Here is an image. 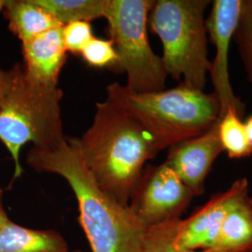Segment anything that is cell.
<instances>
[{
	"instance_id": "cell-1",
	"label": "cell",
	"mask_w": 252,
	"mask_h": 252,
	"mask_svg": "<svg viewBox=\"0 0 252 252\" xmlns=\"http://www.w3.org/2000/svg\"><path fill=\"white\" fill-rule=\"evenodd\" d=\"M27 163L37 172L55 174L66 180L79 207V221L93 252H143L146 228L131 208L120 204L86 168L75 138L43 151L32 148Z\"/></svg>"
},
{
	"instance_id": "cell-2",
	"label": "cell",
	"mask_w": 252,
	"mask_h": 252,
	"mask_svg": "<svg viewBox=\"0 0 252 252\" xmlns=\"http://www.w3.org/2000/svg\"><path fill=\"white\" fill-rule=\"evenodd\" d=\"M75 141L82 162L101 189L126 207L146 162L162 151L134 116L108 99L96 104L93 124Z\"/></svg>"
},
{
	"instance_id": "cell-3",
	"label": "cell",
	"mask_w": 252,
	"mask_h": 252,
	"mask_svg": "<svg viewBox=\"0 0 252 252\" xmlns=\"http://www.w3.org/2000/svg\"><path fill=\"white\" fill-rule=\"evenodd\" d=\"M107 99L134 116L162 150L205 133L220 119V103L213 93L182 83L168 90L139 94L115 82L107 87Z\"/></svg>"
},
{
	"instance_id": "cell-4",
	"label": "cell",
	"mask_w": 252,
	"mask_h": 252,
	"mask_svg": "<svg viewBox=\"0 0 252 252\" xmlns=\"http://www.w3.org/2000/svg\"><path fill=\"white\" fill-rule=\"evenodd\" d=\"M14 68V81L0 108V141L11 156L16 180L23 174L20 155L25 145L31 142L36 149L49 151L66 137L61 118L62 90L32 81L23 64L16 63Z\"/></svg>"
},
{
	"instance_id": "cell-5",
	"label": "cell",
	"mask_w": 252,
	"mask_h": 252,
	"mask_svg": "<svg viewBox=\"0 0 252 252\" xmlns=\"http://www.w3.org/2000/svg\"><path fill=\"white\" fill-rule=\"evenodd\" d=\"M209 0H157L149 16L162 45V62L173 80L205 91L210 69L206 10Z\"/></svg>"
},
{
	"instance_id": "cell-6",
	"label": "cell",
	"mask_w": 252,
	"mask_h": 252,
	"mask_svg": "<svg viewBox=\"0 0 252 252\" xmlns=\"http://www.w3.org/2000/svg\"><path fill=\"white\" fill-rule=\"evenodd\" d=\"M153 0H108L104 18L118 55L119 69L126 73V87L144 94L164 90L168 77L162 57L153 52L148 37Z\"/></svg>"
},
{
	"instance_id": "cell-7",
	"label": "cell",
	"mask_w": 252,
	"mask_h": 252,
	"mask_svg": "<svg viewBox=\"0 0 252 252\" xmlns=\"http://www.w3.org/2000/svg\"><path fill=\"white\" fill-rule=\"evenodd\" d=\"M194 197L178 175L162 162L145 167L129 207L147 229L179 220Z\"/></svg>"
},
{
	"instance_id": "cell-8",
	"label": "cell",
	"mask_w": 252,
	"mask_h": 252,
	"mask_svg": "<svg viewBox=\"0 0 252 252\" xmlns=\"http://www.w3.org/2000/svg\"><path fill=\"white\" fill-rule=\"evenodd\" d=\"M206 19L207 36L215 48V55L210 60L209 76L217 99L220 107V118L229 108H234L243 117L245 104L235 95L229 71V52L239 16L243 0H214Z\"/></svg>"
},
{
	"instance_id": "cell-9",
	"label": "cell",
	"mask_w": 252,
	"mask_h": 252,
	"mask_svg": "<svg viewBox=\"0 0 252 252\" xmlns=\"http://www.w3.org/2000/svg\"><path fill=\"white\" fill-rule=\"evenodd\" d=\"M249 180L240 178L225 190L218 192L207 203L176 224L174 242L188 251L212 250L226 216L249 192Z\"/></svg>"
},
{
	"instance_id": "cell-10",
	"label": "cell",
	"mask_w": 252,
	"mask_h": 252,
	"mask_svg": "<svg viewBox=\"0 0 252 252\" xmlns=\"http://www.w3.org/2000/svg\"><path fill=\"white\" fill-rule=\"evenodd\" d=\"M218 124L201 135L172 146L164 161L194 196L205 192L207 176L219 155L223 153Z\"/></svg>"
},
{
	"instance_id": "cell-11",
	"label": "cell",
	"mask_w": 252,
	"mask_h": 252,
	"mask_svg": "<svg viewBox=\"0 0 252 252\" xmlns=\"http://www.w3.org/2000/svg\"><path fill=\"white\" fill-rule=\"evenodd\" d=\"M62 27H56L23 42L24 71L32 81L58 86V79L66 60Z\"/></svg>"
},
{
	"instance_id": "cell-12",
	"label": "cell",
	"mask_w": 252,
	"mask_h": 252,
	"mask_svg": "<svg viewBox=\"0 0 252 252\" xmlns=\"http://www.w3.org/2000/svg\"><path fill=\"white\" fill-rule=\"evenodd\" d=\"M9 30L23 42L63 26L35 0H8L2 9Z\"/></svg>"
},
{
	"instance_id": "cell-13",
	"label": "cell",
	"mask_w": 252,
	"mask_h": 252,
	"mask_svg": "<svg viewBox=\"0 0 252 252\" xmlns=\"http://www.w3.org/2000/svg\"><path fill=\"white\" fill-rule=\"evenodd\" d=\"M0 252H69L63 235L37 230L10 220L0 232Z\"/></svg>"
},
{
	"instance_id": "cell-14",
	"label": "cell",
	"mask_w": 252,
	"mask_h": 252,
	"mask_svg": "<svg viewBox=\"0 0 252 252\" xmlns=\"http://www.w3.org/2000/svg\"><path fill=\"white\" fill-rule=\"evenodd\" d=\"M212 250L252 252V196H244L226 216Z\"/></svg>"
},
{
	"instance_id": "cell-15",
	"label": "cell",
	"mask_w": 252,
	"mask_h": 252,
	"mask_svg": "<svg viewBox=\"0 0 252 252\" xmlns=\"http://www.w3.org/2000/svg\"><path fill=\"white\" fill-rule=\"evenodd\" d=\"M62 26L105 16L108 0H35Z\"/></svg>"
},
{
	"instance_id": "cell-16",
	"label": "cell",
	"mask_w": 252,
	"mask_h": 252,
	"mask_svg": "<svg viewBox=\"0 0 252 252\" xmlns=\"http://www.w3.org/2000/svg\"><path fill=\"white\" fill-rule=\"evenodd\" d=\"M218 133L223 153L231 159H244L252 155V144L248 137L242 117L229 108L218 124Z\"/></svg>"
},
{
	"instance_id": "cell-17",
	"label": "cell",
	"mask_w": 252,
	"mask_h": 252,
	"mask_svg": "<svg viewBox=\"0 0 252 252\" xmlns=\"http://www.w3.org/2000/svg\"><path fill=\"white\" fill-rule=\"evenodd\" d=\"M234 41L238 48L248 81L252 84V0H243Z\"/></svg>"
},
{
	"instance_id": "cell-18",
	"label": "cell",
	"mask_w": 252,
	"mask_h": 252,
	"mask_svg": "<svg viewBox=\"0 0 252 252\" xmlns=\"http://www.w3.org/2000/svg\"><path fill=\"white\" fill-rule=\"evenodd\" d=\"M177 221L178 220H175L147 228L143 252H226L217 250L188 251L180 249L174 242Z\"/></svg>"
},
{
	"instance_id": "cell-19",
	"label": "cell",
	"mask_w": 252,
	"mask_h": 252,
	"mask_svg": "<svg viewBox=\"0 0 252 252\" xmlns=\"http://www.w3.org/2000/svg\"><path fill=\"white\" fill-rule=\"evenodd\" d=\"M81 57L89 65L105 67L116 65L118 55L111 40L93 37L81 53Z\"/></svg>"
},
{
	"instance_id": "cell-20",
	"label": "cell",
	"mask_w": 252,
	"mask_h": 252,
	"mask_svg": "<svg viewBox=\"0 0 252 252\" xmlns=\"http://www.w3.org/2000/svg\"><path fill=\"white\" fill-rule=\"evenodd\" d=\"M62 39L66 52L81 54L84 47L94 37L89 22H72L62 27Z\"/></svg>"
},
{
	"instance_id": "cell-21",
	"label": "cell",
	"mask_w": 252,
	"mask_h": 252,
	"mask_svg": "<svg viewBox=\"0 0 252 252\" xmlns=\"http://www.w3.org/2000/svg\"><path fill=\"white\" fill-rule=\"evenodd\" d=\"M15 77L14 66L9 70H4L0 67V108L6 99Z\"/></svg>"
},
{
	"instance_id": "cell-22",
	"label": "cell",
	"mask_w": 252,
	"mask_h": 252,
	"mask_svg": "<svg viewBox=\"0 0 252 252\" xmlns=\"http://www.w3.org/2000/svg\"><path fill=\"white\" fill-rule=\"evenodd\" d=\"M3 193H4L3 189H0V232L10 221L3 204Z\"/></svg>"
},
{
	"instance_id": "cell-23",
	"label": "cell",
	"mask_w": 252,
	"mask_h": 252,
	"mask_svg": "<svg viewBox=\"0 0 252 252\" xmlns=\"http://www.w3.org/2000/svg\"><path fill=\"white\" fill-rule=\"evenodd\" d=\"M244 124H245V128L247 131L248 137L252 144V115L247 118V120L244 122Z\"/></svg>"
},
{
	"instance_id": "cell-24",
	"label": "cell",
	"mask_w": 252,
	"mask_h": 252,
	"mask_svg": "<svg viewBox=\"0 0 252 252\" xmlns=\"http://www.w3.org/2000/svg\"><path fill=\"white\" fill-rule=\"evenodd\" d=\"M5 4H6V0H0V12L2 11V9H3L4 6H5Z\"/></svg>"
},
{
	"instance_id": "cell-25",
	"label": "cell",
	"mask_w": 252,
	"mask_h": 252,
	"mask_svg": "<svg viewBox=\"0 0 252 252\" xmlns=\"http://www.w3.org/2000/svg\"><path fill=\"white\" fill-rule=\"evenodd\" d=\"M72 252H83L81 250H76V251H73Z\"/></svg>"
}]
</instances>
